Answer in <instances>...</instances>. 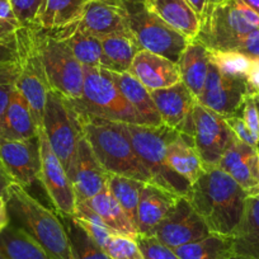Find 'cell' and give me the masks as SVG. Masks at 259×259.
Listing matches in <instances>:
<instances>
[{
	"mask_svg": "<svg viewBox=\"0 0 259 259\" xmlns=\"http://www.w3.org/2000/svg\"><path fill=\"white\" fill-rule=\"evenodd\" d=\"M211 234L231 238L238 230L249 194L219 166L206 168L187 193Z\"/></svg>",
	"mask_w": 259,
	"mask_h": 259,
	"instance_id": "6da1fadb",
	"label": "cell"
},
{
	"mask_svg": "<svg viewBox=\"0 0 259 259\" xmlns=\"http://www.w3.org/2000/svg\"><path fill=\"white\" fill-rule=\"evenodd\" d=\"M75 113L81 134L104 170L145 183L151 182L150 173L136 154L126 123L99 118L83 112L75 111Z\"/></svg>",
	"mask_w": 259,
	"mask_h": 259,
	"instance_id": "7a4b0ae2",
	"label": "cell"
},
{
	"mask_svg": "<svg viewBox=\"0 0 259 259\" xmlns=\"http://www.w3.org/2000/svg\"><path fill=\"white\" fill-rule=\"evenodd\" d=\"M4 198L14 224L36 239L51 259H73L68 234L59 216L14 182L8 186Z\"/></svg>",
	"mask_w": 259,
	"mask_h": 259,
	"instance_id": "3957f363",
	"label": "cell"
},
{
	"mask_svg": "<svg viewBox=\"0 0 259 259\" xmlns=\"http://www.w3.org/2000/svg\"><path fill=\"white\" fill-rule=\"evenodd\" d=\"M259 28V16L240 0H221L213 4L194 39L210 51H240L244 39Z\"/></svg>",
	"mask_w": 259,
	"mask_h": 259,
	"instance_id": "277c9868",
	"label": "cell"
},
{
	"mask_svg": "<svg viewBox=\"0 0 259 259\" xmlns=\"http://www.w3.org/2000/svg\"><path fill=\"white\" fill-rule=\"evenodd\" d=\"M136 154L151 176V183L178 196H187L191 184L169 166L166 148L177 131L164 126L126 123Z\"/></svg>",
	"mask_w": 259,
	"mask_h": 259,
	"instance_id": "5b68a950",
	"label": "cell"
},
{
	"mask_svg": "<svg viewBox=\"0 0 259 259\" xmlns=\"http://www.w3.org/2000/svg\"><path fill=\"white\" fill-rule=\"evenodd\" d=\"M83 70L81 97L78 99H68L75 111L109 121L143 124L139 114L119 92L106 70L88 66H83Z\"/></svg>",
	"mask_w": 259,
	"mask_h": 259,
	"instance_id": "8992f818",
	"label": "cell"
},
{
	"mask_svg": "<svg viewBox=\"0 0 259 259\" xmlns=\"http://www.w3.org/2000/svg\"><path fill=\"white\" fill-rule=\"evenodd\" d=\"M130 33L141 50L154 52L178 64L189 39L166 24L146 0H121Z\"/></svg>",
	"mask_w": 259,
	"mask_h": 259,
	"instance_id": "52a82bcc",
	"label": "cell"
},
{
	"mask_svg": "<svg viewBox=\"0 0 259 259\" xmlns=\"http://www.w3.org/2000/svg\"><path fill=\"white\" fill-rule=\"evenodd\" d=\"M33 28L51 91L66 99L80 98L84 81L83 65L75 59L70 47L54 32L36 24Z\"/></svg>",
	"mask_w": 259,
	"mask_h": 259,
	"instance_id": "ba28073f",
	"label": "cell"
},
{
	"mask_svg": "<svg viewBox=\"0 0 259 259\" xmlns=\"http://www.w3.org/2000/svg\"><path fill=\"white\" fill-rule=\"evenodd\" d=\"M16 42L18 52L17 88L28 102L37 128H42L47 94L51 88L45 73L33 24L19 27Z\"/></svg>",
	"mask_w": 259,
	"mask_h": 259,
	"instance_id": "9c48e42d",
	"label": "cell"
},
{
	"mask_svg": "<svg viewBox=\"0 0 259 259\" xmlns=\"http://www.w3.org/2000/svg\"><path fill=\"white\" fill-rule=\"evenodd\" d=\"M42 130L51 149L69 174L83 135L73 107L68 99L55 91H50L47 94Z\"/></svg>",
	"mask_w": 259,
	"mask_h": 259,
	"instance_id": "30bf717a",
	"label": "cell"
},
{
	"mask_svg": "<svg viewBox=\"0 0 259 259\" xmlns=\"http://www.w3.org/2000/svg\"><path fill=\"white\" fill-rule=\"evenodd\" d=\"M234 136L223 116L196 102L192 139L205 168L218 166Z\"/></svg>",
	"mask_w": 259,
	"mask_h": 259,
	"instance_id": "8fae6325",
	"label": "cell"
},
{
	"mask_svg": "<svg viewBox=\"0 0 259 259\" xmlns=\"http://www.w3.org/2000/svg\"><path fill=\"white\" fill-rule=\"evenodd\" d=\"M246 96L249 91L245 76L226 75L210 61L205 87L197 102L228 118L240 116Z\"/></svg>",
	"mask_w": 259,
	"mask_h": 259,
	"instance_id": "7c38bea8",
	"label": "cell"
},
{
	"mask_svg": "<svg viewBox=\"0 0 259 259\" xmlns=\"http://www.w3.org/2000/svg\"><path fill=\"white\" fill-rule=\"evenodd\" d=\"M41 169L38 181H41L55 210L61 216H73L75 212L76 200L73 184L64 165L50 146L44 130L38 128Z\"/></svg>",
	"mask_w": 259,
	"mask_h": 259,
	"instance_id": "4fadbf2b",
	"label": "cell"
},
{
	"mask_svg": "<svg viewBox=\"0 0 259 259\" xmlns=\"http://www.w3.org/2000/svg\"><path fill=\"white\" fill-rule=\"evenodd\" d=\"M203 219L194 210L186 196H179L165 218L154 230L153 236L171 249L210 235Z\"/></svg>",
	"mask_w": 259,
	"mask_h": 259,
	"instance_id": "5bb4252c",
	"label": "cell"
},
{
	"mask_svg": "<svg viewBox=\"0 0 259 259\" xmlns=\"http://www.w3.org/2000/svg\"><path fill=\"white\" fill-rule=\"evenodd\" d=\"M0 168L12 182L24 188L31 187L41 169L38 136L29 140L0 138Z\"/></svg>",
	"mask_w": 259,
	"mask_h": 259,
	"instance_id": "9a60e30c",
	"label": "cell"
},
{
	"mask_svg": "<svg viewBox=\"0 0 259 259\" xmlns=\"http://www.w3.org/2000/svg\"><path fill=\"white\" fill-rule=\"evenodd\" d=\"M161 123L179 134L192 138L193 134V108L197 99L182 81L165 89L150 92Z\"/></svg>",
	"mask_w": 259,
	"mask_h": 259,
	"instance_id": "2e32d148",
	"label": "cell"
},
{
	"mask_svg": "<svg viewBox=\"0 0 259 259\" xmlns=\"http://www.w3.org/2000/svg\"><path fill=\"white\" fill-rule=\"evenodd\" d=\"M83 135V134H81ZM107 173L94 156L88 141L81 136L69 178L73 184L76 203L84 202L106 188Z\"/></svg>",
	"mask_w": 259,
	"mask_h": 259,
	"instance_id": "e0dca14e",
	"label": "cell"
},
{
	"mask_svg": "<svg viewBox=\"0 0 259 259\" xmlns=\"http://www.w3.org/2000/svg\"><path fill=\"white\" fill-rule=\"evenodd\" d=\"M258 150L234 136L218 166L238 182L249 196L259 194Z\"/></svg>",
	"mask_w": 259,
	"mask_h": 259,
	"instance_id": "ac0fdd59",
	"label": "cell"
},
{
	"mask_svg": "<svg viewBox=\"0 0 259 259\" xmlns=\"http://www.w3.org/2000/svg\"><path fill=\"white\" fill-rule=\"evenodd\" d=\"M128 73L149 92L169 88L181 81L178 64L146 50H140L136 54Z\"/></svg>",
	"mask_w": 259,
	"mask_h": 259,
	"instance_id": "d6986e66",
	"label": "cell"
},
{
	"mask_svg": "<svg viewBox=\"0 0 259 259\" xmlns=\"http://www.w3.org/2000/svg\"><path fill=\"white\" fill-rule=\"evenodd\" d=\"M79 23L98 38L111 34L130 33L121 0H91Z\"/></svg>",
	"mask_w": 259,
	"mask_h": 259,
	"instance_id": "ffe728a7",
	"label": "cell"
},
{
	"mask_svg": "<svg viewBox=\"0 0 259 259\" xmlns=\"http://www.w3.org/2000/svg\"><path fill=\"white\" fill-rule=\"evenodd\" d=\"M178 197V194L171 193L156 186L155 183L149 182L144 184L139 200L138 218H136L139 235H153L155 228L165 218Z\"/></svg>",
	"mask_w": 259,
	"mask_h": 259,
	"instance_id": "44dd1931",
	"label": "cell"
},
{
	"mask_svg": "<svg viewBox=\"0 0 259 259\" xmlns=\"http://www.w3.org/2000/svg\"><path fill=\"white\" fill-rule=\"evenodd\" d=\"M38 136L31 107L18 88L12 93L7 111L0 119V138L11 140H29Z\"/></svg>",
	"mask_w": 259,
	"mask_h": 259,
	"instance_id": "7402d4cb",
	"label": "cell"
},
{
	"mask_svg": "<svg viewBox=\"0 0 259 259\" xmlns=\"http://www.w3.org/2000/svg\"><path fill=\"white\" fill-rule=\"evenodd\" d=\"M107 71V70H106ZM124 98L127 99L145 126H161V118L150 92L133 75L127 73L107 71Z\"/></svg>",
	"mask_w": 259,
	"mask_h": 259,
	"instance_id": "603a6c76",
	"label": "cell"
},
{
	"mask_svg": "<svg viewBox=\"0 0 259 259\" xmlns=\"http://www.w3.org/2000/svg\"><path fill=\"white\" fill-rule=\"evenodd\" d=\"M210 65V51L198 39L188 42L186 50L178 61L181 71V81L193 94L196 99L200 98L207 78Z\"/></svg>",
	"mask_w": 259,
	"mask_h": 259,
	"instance_id": "cb8c5ba5",
	"label": "cell"
},
{
	"mask_svg": "<svg viewBox=\"0 0 259 259\" xmlns=\"http://www.w3.org/2000/svg\"><path fill=\"white\" fill-rule=\"evenodd\" d=\"M166 159L169 166L191 186L206 169L194 148L193 139L184 134H174L166 148Z\"/></svg>",
	"mask_w": 259,
	"mask_h": 259,
	"instance_id": "d4e9b609",
	"label": "cell"
},
{
	"mask_svg": "<svg viewBox=\"0 0 259 259\" xmlns=\"http://www.w3.org/2000/svg\"><path fill=\"white\" fill-rule=\"evenodd\" d=\"M151 11L166 24L192 41L198 36L201 21L187 0H146Z\"/></svg>",
	"mask_w": 259,
	"mask_h": 259,
	"instance_id": "484cf974",
	"label": "cell"
},
{
	"mask_svg": "<svg viewBox=\"0 0 259 259\" xmlns=\"http://www.w3.org/2000/svg\"><path fill=\"white\" fill-rule=\"evenodd\" d=\"M52 32L70 47L75 59L83 66L101 68L102 56H103L101 38L85 31L80 26L79 21Z\"/></svg>",
	"mask_w": 259,
	"mask_h": 259,
	"instance_id": "4316f807",
	"label": "cell"
},
{
	"mask_svg": "<svg viewBox=\"0 0 259 259\" xmlns=\"http://www.w3.org/2000/svg\"><path fill=\"white\" fill-rule=\"evenodd\" d=\"M104 223V225L116 235L128 236V238L138 239L139 231L135 224L126 215L123 208L119 206L116 198L111 194L108 188L103 189L96 194L94 197L84 201Z\"/></svg>",
	"mask_w": 259,
	"mask_h": 259,
	"instance_id": "83f0119b",
	"label": "cell"
},
{
	"mask_svg": "<svg viewBox=\"0 0 259 259\" xmlns=\"http://www.w3.org/2000/svg\"><path fill=\"white\" fill-rule=\"evenodd\" d=\"M231 251L259 259V194L249 196L238 230L231 236Z\"/></svg>",
	"mask_w": 259,
	"mask_h": 259,
	"instance_id": "f1b7e54d",
	"label": "cell"
},
{
	"mask_svg": "<svg viewBox=\"0 0 259 259\" xmlns=\"http://www.w3.org/2000/svg\"><path fill=\"white\" fill-rule=\"evenodd\" d=\"M91 0H44L34 24L47 31H56L80 21Z\"/></svg>",
	"mask_w": 259,
	"mask_h": 259,
	"instance_id": "f546056e",
	"label": "cell"
},
{
	"mask_svg": "<svg viewBox=\"0 0 259 259\" xmlns=\"http://www.w3.org/2000/svg\"><path fill=\"white\" fill-rule=\"evenodd\" d=\"M102 66L101 69L113 73L130 71L134 57L140 51V46L131 33L111 34L101 38Z\"/></svg>",
	"mask_w": 259,
	"mask_h": 259,
	"instance_id": "4dcf8cb0",
	"label": "cell"
},
{
	"mask_svg": "<svg viewBox=\"0 0 259 259\" xmlns=\"http://www.w3.org/2000/svg\"><path fill=\"white\" fill-rule=\"evenodd\" d=\"M0 253L7 259H51L36 239L12 223L0 233Z\"/></svg>",
	"mask_w": 259,
	"mask_h": 259,
	"instance_id": "1f68e13d",
	"label": "cell"
},
{
	"mask_svg": "<svg viewBox=\"0 0 259 259\" xmlns=\"http://www.w3.org/2000/svg\"><path fill=\"white\" fill-rule=\"evenodd\" d=\"M144 184H145V182L139 181V179L119 176V174L107 173V188L111 192L112 196L116 198L119 206L123 208L126 215L135 224V226L136 218H138L139 200H140Z\"/></svg>",
	"mask_w": 259,
	"mask_h": 259,
	"instance_id": "d6a6232c",
	"label": "cell"
},
{
	"mask_svg": "<svg viewBox=\"0 0 259 259\" xmlns=\"http://www.w3.org/2000/svg\"><path fill=\"white\" fill-rule=\"evenodd\" d=\"M60 219L68 234L73 259H109L104 249L89 235L74 216L60 215Z\"/></svg>",
	"mask_w": 259,
	"mask_h": 259,
	"instance_id": "836d02e7",
	"label": "cell"
},
{
	"mask_svg": "<svg viewBox=\"0 0 259 259\" xmlns=\"http://www.w3.org/2000/svg\"><path fill=\"white\" fill-rule=\"evenodd\" d=\"M179 259H221L231 251V238L210 234L174 249Z\"/></svg>",
	"mask_w": 259,
	"mask_h": 259,
	"instance_id": "e575fe53",
	"label": "cell"
},
{
	"mask_svg": "<svg viewBox=\"0 0 259 259\" xmlns=\"http://www.w3.org/2000/svg\"><path fill=\"white\" fill-rule=\"evenodd\" d=\"M210 61L226 75L245 76L251 59L238 51H210Z\"/></svg>",
	"mask_w": 259,
	"mask_h": 259,
	"instance_id": "d590c367",
	"label": "cell"
},
{
	"mask_svg": "<svg viewBox=\"0 0 259 259\" xmlns=\"http://www.w3.org/2000/svg\"><path fill=\"white\" fill-rule=\"evenodd\" d=\"M109 259H145L138 240L128 236L112 234L103 246Z\"/></svg>",
	"mask_w": 259,
	"mask_h": 259,
	"instance_id": "8d00e7d4",
	"label": "cell"
},
{
	"mask_svg": "<svg viewBox=\"0 0 259 259\" xmlns=\"http://www.w3.org/2000/svg\"><path fill=\"white\" fill-rule=\"evenodd\" d=\"M18 79V65L11 64L0 68V119L7 111L12 93L17 88Z\"/></svg>",
	"mask_w": 259,
	"mask_h": 259,
	"instance_id": "74e56055",
	"label": "cell"
},
{
	"mask_svg": "<svg viewBox=\"0 0 259 259\" xmlns=\"http://www.w3.org/2000/svg\"><path fill=\"white\" fill-rule=\"evenodd\" d=\"M138 244L145 259H179L174 249L169 248L153 235H139Z\"/></svg>",
	"mask_w": 259,
	"mask_h": 259,
	"instance_id": "f35d334b",
	"label": "cell"
},
{
	"mask_svg": "<svg viewBox=\"0 0 259 259\" xmlns=\"http://www.w3.org/2000/svg\"><path fill=\"white\" fill-rule=\"evenodd\" d=\"M44 0H11L16 18L21 26L34 24Z\"/></svg>",
	"mask_w": 259,
	"mask_h": 259,
	"instance_id": "ab89813d",
	"label": "cell"
},
{
	"mask_svg": "<svg viewBox=\"0 0 259 259\" xmlns=\"http://www.w3.org/2000/svg\"><path fill=\"white\" fill-rule=\"evenodd\" d=\"M241 118L244 119L248 128L250 130L254 138L259 141V109L256 104L255 96H246L241 108Z\"/></svg>",
	"mask_w": 259,
	"mask_h": 259,
	"instance_id": "60d3db41",
	"label": "cell"
},
{
	"mask_svg": "<svg viewBox=\"0 0 259 259\" xmlns=\"http://www.w3.org/2000/svg\"><path fill=\"white\" fill-rule=\"evenodd\" d=\"M225 121L236 139H239L241 143L246 144V145L251 146V148L259 151V141L254 138L251 131L248 128V126H246L245 122L240 116L228 117V118H225Z\"/></svg>",
	"mask_w": 259,
	"mask_h": 259,
	"instance_id": "b9f144b4",
	"label": "cell"
},
{
	"mask_svg": "<svg viewBox=\"0 0 259 259\" xmlns=\"http://www.w3.org/2000/svg\"><path fill=\"white\" fill-rule=\"evenodd\" d=\"M17 59H18V52H17L16 37L0 41V68L16 64Z\"/></svg>",
	"mask_w": 259,
	"mask_h": 259,
	"instance_id": "7bdbcfd3",
	"label": "cell"
},
{
	"mask_svg": "<svg viewBox=\"0 0 259 259\" xmlns=\"http://www.w3.org/2000/svg\"><path fill=\"white\" fill-rule=\"evenodd\" d=\"M76 219V218H75ZM79 224L85 229L89 233V235L99 244V245L103 248L104 244H106L107 239L109 238V235H112V231L109 230L108 228L106 226H101V225H97V224L91 223V221H87V220H81V219H76Z\"/></svg>",
	"mask_w": 259,
	"mask_h": 259,
	"instance_id": "ee69618b",
	"label": "cell"
},
{
	"mask_svg": "<svg viewBox=\"0 0 259 259\" xmlns=\"http://www.w3.org/2000/svg\"><path fill=\"white\" fill-rule=\"evenodd\" d=\"M239 52L250 59H259V28L254 29L245 37Z\"/></svg>",
	"mask_w": 259,
	"mask_h": 259,
	"instance_id": "f6af8a7d",
	"label": "cell"
},
{
	"mask_svg": "<svg viewBox=\"0 0 259 259\" xmlns=\"http://www.w3.org/2000/svg\"><path fill=\"white\" fill-rule=\"evenodd\" d=\"M248 91L250 96L259 94V59H251L250 66L245 75Z\"/></svg>",
	"mask_w": 259,
	"mask_h": 259,
	"instance_id": "bcb514c9",
	"label": "cell"
},
{
	"mask_svg": "<svg viewBox=\"0 0 259 259\" xmlns=\"http://www.w3.org/2000/svg\"><path fill=\"white\" fill-rule=\"evenodd\" d=\"M187 3L192 7L196 14L200 18L201 24L205 21L206 16H207L208 11L211 8V0H187Z\"/></svg>",
	"mask_w": 259,
	"mask_h": 259,
	"instance_id": "7dc6e473",
	"label": "cell"
},
{
	"mask_svg": "<svg viewBox=\"0 0 259 259\" xmlns=\"http://www.w3.org/2000/svg\"><path fill=\"white\" fill-rule=\"evenodd\" d=\"M19 27H21L19 24L13 23V22L0 19V41L14 38Z\"/></svg>",
	"mask_w": 259,
	"mask_h": 259,
	"instance_id": "c3c4849f",
	"label": "cell"
},
{
	"mask_svg": "<svg viewBox=\"0 0 259 259\" xmlns=\"http://www.w3.org/2000/svg\"><path fill=\"white\" fill-rule=\"evenodd\" d=\"M0 19H6V21L19 24L13 12V8H12L11 0H0Z\"/></svg>",
	"mask_w": 259,
	"mask_h": 259,
	"instance_id": "681fc988",
	"label": "cell"
},
{
	"mask_svg": "<svg viewBox=\"0 0 259 259\" xmlns=\"http://www.w3.org/2000/svg\"><path fill=\"white\" fill-rule=\"evenodd\" d=\"M11 224V216L8 212L6 198L0 196V233Z\"/></svg>",
	"mask_w": 259,
	"mask_h": 259,
	"instance_id": "f907efd6",
	"label": "cell"
},
{
	"mask_svg": "<svg viewBox=\"0 0 259 259\" xmlns=\"http://www.w3.org/2000/svg\"><path fill=\"white\" fill-rule=\"evenodd\" d=\"M11 183L12 181L9 179V177L4 173L3 169H0V196H2V197L6 196L7 188H8V186Z\"/></svg>",
	"mask_w": 259,
	"mask_h": 259,
	"instance_id": "816d5d0a",
	"label": "cell"
},
{
	"mask_svg": "<svg viewBox=\"0 0 259 259\" xmlns=\"http://www.w3.org/2000/svg\"><path fill=\"white\" fill-rule=\"evenodd\" d=\"M240 2H243L246 7H249L259 16V0H240Z\"/></svg>",
	"mask_w": 259,
	"mask_h": 259,
	"instance_id": "f5cc1de1",
	"label": "cell"
},
{
	"mask_svg": "<svg viewBox=\"0 0 259 259\" xmlns=\"http://www.w3.org/2000/svg\"><path fill=\"white\" fill-rule=\"evenodd\" d=\"M221 259H251V258H248V256L239 255V254H235V253H233V251H230V253H228L225 256H223V258H221Z\"/></svg>",
	"mask_w": 259,
	"mask_h": 259,
	"instance_id": "db71d44e",
	"label": "cell"
},
{
	"mask_svg": "<svg viewBox=\"0 0 259 259\" xmlns=\"http://www.w3.org/2000/svg\"><path fill=\"white\" fill-rule=\"evenodd\" d=\"M219 2H221V0H211V7L213 6V4H216V3H219ZM211 9V8H210Z\"/></svg>",
	"mask_w": 259,
	"mask_h": 259,
	"instance_id": "11a10c76",
	"label": "cell"
},
{
	"mask_svg": "<svg viewBox=\"0 0 259 259\" xmlns=\"http://www.w3.org/2000/svg\"><path fill=\"white\" fill-rule=\"evenodd\" d=\"M0 259H7V258H6V256H4V255H3V254L0 253Z\"/></svg>",
	"mask_w": 259,
	"mask_h": 259,
	"instance_id": "9f6ffc18",
	"label": "cell"
},
{
	"mask_svg": "<svg viewBox=\"0 0 259 259\" xmlns=\"http://www.w3.org/2000/svg\"><path fill=\"white\" fill-rule=\"evenodd\" d=\"M255 98H256V101H259V94L258 96H255Z\"/></svg>",
	"mask_w": 259,
	"mask_h": 259,
	"instance_id": "6f0895ef",
	"label": "cell"
},
{
	"mask_svg": "<svg viewBox=\"0 0 259 259\" xmlns=\"http://www.w3.org/2000/svg\"><path fill=\"white\" fill-rule=\"evenodd\" d=\"M258 168H259V153H258Z\"/></svg>",
	"mask_w": 259,
	"mask_h": 259,
	"instance_id": "680465c9",
	"label": "cell"
},
{
	"mask_svg": "<svg viewBox=\"0 0 259 259\" xmlns=\"http://www.w3.org/2000/svg\"><path fill=\"white\" fill-rule=\"evenodd\" d=\"M256 99V98H255ZM256 104H258V109H259V101H256Z\"/></svg>",
	"mask_w": 259,
	"mask_h": 259,
	"instance_id": "91938a15",
	"label": "cell"
},
{
	"mask_svg": "<svg viewBox=\"0 0 259 259\" xmlns=\"http://www.w3.org/2000/svg\"><path fill=\"white\" fill-rule=\"evenodd\" d=\"M0 169H2V168H0Z\"/></svg>",
	"mask_w": 259,
	"mask_h": 259,
	"instance_id": "94428289",
	"label": "cell"
}]
</instances>
